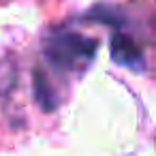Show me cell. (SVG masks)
I'll return each mask as SVG.
<instances>
[{
  "label": "cell",
  "mask_w": 156,
  "mask_h": 156,
  "mask_svg": "<svg viewBox=\"0 0 156 156\" xmlns=\"http://www.w3.org/2000/svg\"><path fill=\"white\" fill-rule=\"evenodd\" d=\"M96 41L77 32H56L45 43V58L51 66L71 71L75 66H88L96 54Z\"/></svg>",
  "instance_id": "6da1fadb"
},
{
  "label": "cell",
  "mask_w": 156,
  "mask_h": 156,
  "mask_svg": "<svg viewBox=\"0 0 156 156\" xmlns=\"http://www.w3.org/2000/svg\"><path fill=\"white\" fill-rule=\"evenodd\" d=\"M111 58L118 64L130 66V69H141V64H143V56H141L139 45L130 37L120 34V32L111 37Z\"/></svg>",
  "instance_id": "7a4b0ae2"
},
{
  "label": "cell",
  "mask_w": 156,
  "mask_h": 156,
  "mask_svg": "<svg viewBox=\"0 0 156 156\" xmlns=\"http://www.w3.org/2000/svg\"><path fill=\"white\" fill-rule=\"evenodd\" d=\"M34 98H37V103L45 109V111H51V109H56V94H54V90H51V86L47 83V79H45V75H43V71H34Z\"/></svg>",
  "instance_id": "3957f363"
}]
</instances>
